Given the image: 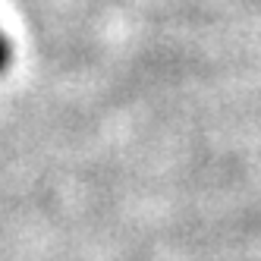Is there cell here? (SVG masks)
Here are the masks:
<instances>
[{
	"mask_svg": "<svg viewBox=\"0 0 261 261\" xmlns=\"http://www.w3.org/2000/svg\"><path fill=\"white\" fill-rule=\"evenodd\" d=\"M10 60H13V44H10V38H7V35L0 32V72H7Z\"/></svg>",
	"mask_w": 261,
	"mask_h": 261,
	"instance_id": "obj_1",
	"label": "cell"
}]
</instances>
